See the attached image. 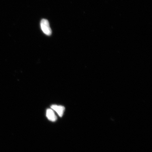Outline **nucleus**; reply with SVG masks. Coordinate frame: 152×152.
<instances>
[{
	"label": "nucleus",
	"mask_w": 152,
	"mask_h": 152,
	"mask_svg": "<svg viewBox=\"0 0 152 152\" xmlns=\"http://www.w3.org/2000/svg\"><path fill=\"white\" fill-rule=\"evenodd\" d=\"M40 26L41 29L45 34L48 36L51 35V29L50 27V24L48 20L45 19L42 20L40 23Z\"/></svg>",
	"instance_id": "f257e3e1"
},
{
	"label": "nucleus",
	"mask_w": 152,
	"mask_h": 152,
	"mask_svg": "<svg viewBox=\"0 0 152 152\" xmlns=\"http://www.w3.org/2000/svg\"><path fill=\"white\" fill-rule=\"evenodd\" d=\"M51 109L53 111H55L59 116L62 117L64 115V112L65 110V107L64 106L61 105H53L51 107Z\"/></svg>",
	"instance_id": "f03ea898"
},
{
	"label": "nucleus",
	"mask_w": 152,
	"mask_h": 152,
	"mask_svg": "<svg viewBox=\"0 0 152 152\" xmlns=\"http://www.w3.org/2000/svg\"><path fill=\"white\" fill-rule=\"evenodd\" d=\"M46 116L48 119L51 121L55 122L57 119L56 116L52 109H48L47 110Z\"/></svg>",
	"instance_id": "7ed1b4c3"
}]
</instances>
